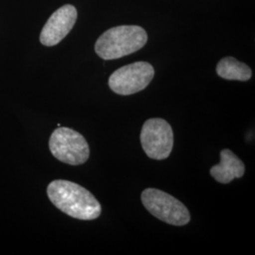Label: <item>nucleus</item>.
<instances>
[{
	"label": "nucleus",
	"mask_w": 255,
	"mask_h": 255,
	"mask_svg": "<svg viewBox=\"0 0 255 255\" xmlns=\"http://www.w3.org/2000/svg\"><path fill=\"white\" fill-rule=\"evenodd\" d=\"M46 192L58 209L74 219L93 220L101 216V203L91 192L78 183L56 180L48 184Z\"/></svg>",
	"instance_id": "1"
},
{
	"label": "nucleus",
	"mask_w": 255,
	"mask_h": 255,
	"mask_svg": "<svg viewBox=\"0 0 255 255\" xmlns=\"http://www.w3.org/2000/svg\"><path fill=\"white\" fill-rule=\"evenodd\" d=\"M147 42V34L139 26L112 27L101 35L95 45L96 53L101 59L110 61L132 54Z\"/></svg>",
	"instance_id": "2"
},
{
	"label": "nucleus",
	"mask_w": 255,
	"mask_h": 255,
	"mask_svg": "<svg viewBox=\"0 0 255 255\" xmlns=\"http://www.w3.org/2000/svg\"><path fill=\"white\" fill-rule=\"evenodd\" d=\"M143 205L155 218L174 226H183L190 221L189 210L179 200L164 191L147 188L141 195Z\"/></svg>",
	"instance_id": "3"
},
{
	"label": "nucleus",
	"mask_w": 255,
	"mask_h": 255,
	"mask_svg": "<svg viewBox=\"0 0 255 255\" xmlns=\"http://www.w3.org/2000/svg\"><path fill=\"white\" fill-rule=\"evenodd\" d=\"M49 149L56 159L71 165L84 164L90 155L85 138L69 128L55 129L49 139Z\"/></svg>",
	"instance_id": "4"
},
{
	"label": "nucleus",
	"mask_w": 255,
	"mask_h": 255,
	"mask_svg": "<svg viewBox=\"0 0 255 255\" xmlns=\"http://www.w3.org/2000/svg\"><path fill=\"white\" fill-rule=\"evenodd\" d=\"M153 66L146 62H136L120 67L110 76L111 90L128 96L146 89L154 77Z\"/></svg>",
	"instance_id": "5"
},
{
	"label": "nucleus",
	"mask_w": 255,
	"mask_h": 255,
	"mask_svg": "<svg viewBox=\"0 0 255 255\" xmlns=\"http://www.w3.org/2000/svg\"><path fill=\"white\" fill-rule=\"evenodd\" d=\"M141 145L146 154L153 160H164L169 157L174 145L173 130L163 119H150L144 123Z\"/></svg>",
	"instance_id": "6"
},
{
	"label": "nucleus",
	"mask_w": 255,
	"mask_h": 255,
	"mask_svg": "<svg viewBox=\"0 0 255 255\" xmlns=\"http://www.w3.org/2000/svg\"><path fill=\"white\" fill-rule=\"evenodd\" d=\"M77 17V9L72 5H64L59 8L43 27L40 42L46 46L58 45L73 28Z\"/></svg>",
	"instance_id": "7"
},
{
	"label": "nucleus",
	"mask_w": 255,
	"mask_h": 255,
	"mask_svg": "<svg viewBox=\"0 0 255 255\" xmlns=\"http://www.w3.org/2000/svg\"><path fill=\"white\" fill-rule=\"evenodd\" d=\"M211 176L220 183H229L236 178H241L245 174V164L228 148L221 150L220 163L212 166Z\"/></svg>",
	"instance_id": "8"
},
{
	"label": "nucleus",
	"mask_w": 255,
	"mask_h": 255,
	"mask_svg": "<svg viewBox=\"0 0 255 255\" xmlns=\"http://www.w3.org/2000/svg\"><path fill=\"white\" fill-rule=\"evenodd\" d=\"M217 73L222 79L241 82L249 81L253 76L252 69L246 64L233 57H226L219 61L217 65Z\"/></svg>",
	"instance_id": "9"
}]
</instances>
